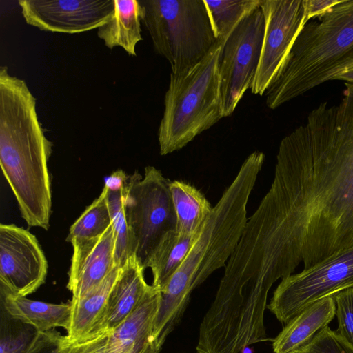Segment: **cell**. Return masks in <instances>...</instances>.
<instances>
[{"label": "cell", "mask_w": 353, "mask_h": 353, "mask_svg": "<svg viewBox=\"0 0 353 353\" xmlns=\"http://www.w3.org/2000/svg\"><path fill=\"white\" fill-rule=\"evenodd\" d=\"M296 353H353V347L327 326Z\"/></svg>", "instance_id": "obj_27"}, {"label": "cell", "mask_w": 353, "mask_h": 353, "mask_svg": "<svg viewBox=\"0 0 353 353\" xmlns=\"http://www.w3.org/2000/svg\"><path fill=\"white\" fill-rule=\"evenodd\" d=\"M67 339L54 330L41 332L28 353H65Z\"/></svg>", "instance_id": "obj_28"}, {"label": "cell", "mask_w": 353, "mask_h": 353, "mask_svg": "<svg viewBox=\"0 0 353 353\" xmlns=\"http://www.w3.org/2000/svg\"><path fill=\"white\" fill-rule=\"evenodd\" d=\"M128 178V175L123 170H117L105 179L104 186L110 190H119L123 188Z\"/></svg>", "instance_id": "obj_31"}, {"label": "cell", "mask_w": 353, "mask_h": 353, "mask_svg": "<svg viewBox=\"0 0 353 353\" xmlns=\"http://www.w3.org/2000/svg\"><path fill=\"white\" fill-rule=\"evenodd\" d=\"M170 190L176 218V232L184 235L200 233L213 207L198 189L188 183L171 181Z\"/></svg>", "instance_id": "obj_21"}, {"label": "cell", "mask_w": 353, "mask_h": 353, "mask_svg": "<svg viewBox=\"0 0 353 353\" xmlns=\"http://www.w3.org/2000/svg\"><path fill=\"white\" fill-rule=\"evenodd\" d=\"M48 262L36 236L14 224L0 225V293L26 297L45 283Z\"/></svg>", "instance_id": "obj_11"}, {"label": "cell", "mask_w": 353, "mask_h": 353, "mask_svg": "<svg viewBox=\"0 0 353 353\" xmlns=\"http://www.w3.org/2000/svg\"><path fill=\"white\" fill-rule=\"evenodd\" d=\"M333 297L339 324L335 332L353 347V288L344 290Z\"/></svg>", "instance_id": "obj_26"}, {"label": "cell", "mask_w": 353, "mask_h": 353, "mask_svg": "<svg viewBox=\"0 0 353 353\" xmlns=\"http://www.w3.org/2000/svg\"><path fill=\"white\" fill-rule=\"evenodd\" d=\"M18 3L28 24L66 34L98 29L114 11V0H19Z\"/></svg>", "instance_id": "obj_12"}, {"label": "cell", "mask_w": 353, "mask_h": 353, "mask_svg": "<svg viewBox=\"0 0 353 353\" xmlns=\"http://www.w3.org/2000/svg\"><path fill=\"white\" fill-rule=\"evenodd\" d=\"M144 14L141 1L114 0L113 13L97 29V36L108 48L121 47L130 56H136V46L143 40L141 22Z\"/></svg>", "instance_id": "obj_18"}, {"label": "cell", "mask_w": 353, "mask_h": 353, "mask_svg": "<svg viewBox=\"0 0 353 353\" xmlns=\"http://www.w3.org/2000/svg\"><path fill=\"white\" fill-rule=\"evenodd\" d=\"M265 31L251 92L263 95L307 23L303 0H263Z\"/></svg>", "instance_id": "obj_10"}, {"label": "cell", "mask_w": 353, "mask_h": 353, "mask_svg": "<svg viewBox=\"0 0 353 353\" xmlns=\"http://www.w3.org/2000/svg\"><path fill=\"white\" fill-rule=\"evenodd\" d=\"M352 59L353 0H341L319 21L303 26L265 92L267 106L276 109L330 81Z\"/></svg>", "instance_id": "obj_4"}, {"label": "cell", "mask_w": 353, "mask_h": 353, "mask_svg": "<svg viewBox=\"0 0 353 353\" xmlns=\"http://www.w3.org/2000/svg\"><path fill=\"white\" fill-rule=\"evenodd\" d=\"M110 332H105L82 342L72 343L66 338L67 347L65 353H107V343Z\"/></svg>", "instance_id": "obj_29"}, {"label": "cell", "mask_w": 353, "mask_h": 353, "mask_svg": "<svg viewBox=\"0 0 353 353\" xmlns=\"http://www.w3.org/2000/svg\"><path fill=\"white\" fill-rule=\"evenodd\" d=\"M170 182L160 170L149 165L143 176L135 171L124 185L125 214L135 254L143 265L163 236L176 228Z\"/></svg>", "instance_id": "obj_7"}, {"label": "cell", "mask_w": 353, "mask_h": 353, "mask_svg": "<svg viewBox=\"0 0 353 353\" xmlns=\"http://www.w3.org/2000/svg\"><path fill=\"white\" fill-rule=\"evenodd\" d=\"M121 267L116 266L105 279L83 296L72 299L67 339L82 342L108 332L103 330L110 293Z\"/></svg>", "instance_id": "obj_14"}, {"label": "cell", "mask_w": 353, "mask_h": 353, "mask_svg": "<svg viewBox=\"0 0 353 353\" xmlns=\"http://www.w3.org/2000/svg\"><path fill=\"white\" fill-rule=\"evenodd\" d=\"M331 80H341L353 83V59L339 68L333 74Z\"/></svg>", "instance_id": "obj_32"}, {"label": "cell", "mask_w": 353, "mask_h": 353, "mask_svg": "<svg viewBox=\"0 0 353 353\" xmlns=\"http://www.w3.org/2000/svg\"><path fill=\"white\" fill-rule=\"evenodd\" d=\"M155 51L177 74L199 63L216 39L204 0L141 1Z\"/></svg>", "instance_id": "obj_6"}, {"label": "cell", "mask_w": 353, "mask_h": 353, "mask_svg": "<svg viewBox=\"0 0 353 353\" xmlns=\"http://www.w3.org/2000/svg\"><path fill=\"white\" fill-rule=\"evenodd\" d=\"M265 19L261 6L245 16L223 45L219 60L224 117L230 116L251 88L258 68Z\"/></svg>", "instance_id": "obj_9"}, {"label": "cell", "mask_w": 353, "mask_h": 353, "mask_svg": "<svg viewBox=\"0 0 353 353\" xmlns=\"http://www.w3.org/2000/svg\"><path fill=\"white\" fill-rule=\"evenodd\" d=\"M145 268L137 256L131 255L121 268L110 293L103 330L112 332L135 309L152 285L147 283Z\"/></svg>", "instance_id": "obj_16"}, {"label": "cell", "mask_w": 353, "mask_h": 353, "mask_svg": "<svg viewBox=\"0 0 353 353\" xmlns=\"http://www.w3.org/2000/svg\"><path fill=\"white\" fill-rule=\"evenodd\" d=\"M112 224L108 203V188L104 186L100 195L88 205L71 225L67 242L70 243L97 236Z\"/></svg>", "instance_id": "obj_23"}, {"label": "cell", "mask_w": 353, "mask_h": 353, "mask_svg": "<svg viewBox=\"0 0 353 353\" xmlns=\"http://www.w3.org/2000/svg\"><path fill=\"white\" fill-rule=\"evenodd\" d=\"M40 333L32 325L12 317L1 305L0 353H28Z\"/></svg>", "instance_id": "obj_25"}, {"label": "cell", "mask_w": 353, "mask_h": 353, "mask_svg": "<svg viewBox=\"0 0 353 353\" xmlns=\"http://www.w3.org/2000/svg\"><path fill=\"white\" fill-rule=\"evenodd\" d=\"M341 0H303L306 21L311 18L321 17Z\"/></svg>", "instance_id": "obj_30"}, {"label": "cell", "mask_w": 353, "mask_h": 353, "mask_svg": "<svg viewBox=\"0 0 353 353\" xmlns=\"http://www.w3.org/2000/svg\"><path fill=\"white\" fill-rule=\"evenodd\" d=\"M123 188L124 186L119 190L108 189V203L116 236L115 259L120 267L136 253L135 243L125 214Z\"/></svg>", "instance_id": "obj_24"}, {"label": "cell", "mask_w": 353, "mask_h": 353, "mask_svg": "<svg viewBox=\"0 0 353 353\" xmlns=\"http://www.w3.org/2000/svg\"><path fill=\"white\" fill-rule=\"evenodd\" d=\"M263 0H204L215 37L225 43L240 21Z\"/></svg>", "instance_id": "obj_22"}, {"label": "cell", "mask_w": 353, "mask_h": 353, "mask_svg": "<svg viewBox=\"0 0 353 353\" xmlns=\"http://www.w3.org/2000/svg\"><path fill=\"white\" fill-rule=\"evenodd\" d=\"M52 143L37 112V99L23 79L0 68V165L22 218L48 230L52 192L48 162Z\"/></svg>", "instance_id": "obj_3"}, {"label": "cell", "mask_w": 353, "mask_h": 353, "mask_svg": "<svg viewBox=\"0 0 353 353\" xmlns=\"http://www.w3.org/2000/svg\"><path fill=\"white\" fill-rule=\"evenodd\" d=\"M1 305L12 317L43 332L70 323V303L54 304L0 293Z\"/></svg>", "instance_id": "obj_19"}, {"label": "cell", "mask_w": 353, "mask_h": 353, "mask_svg": "<svg viewBox=\"0 0 353 353\" xmlns=\"http://www.w3.org/2000/svg\"><path fill=\"white\" fill-rule=\"evenodd\" d=\"M139 353H161V351L151 341H149Z\"/></svg>", "instance_id": "obj_33"}, {"label": "cell", "mask_w": 353, "mask_h": 353, "mask_svg": "<svg viewBox=\"0 0 353 353\" xmlns=\"http://www.w3.org/2000/svg\"><path fill=\"white\" fill-rule=\"evenodd\" d=\"M255 225L283 278L353 245V83L339 103H321L281 140Z\"/></svg>", "instance_id": "obj_1"}, {"label": "cell", "mask_w": 353, "mask_h": 353, "mask_svg": "<svg viewBox=\"0 0 353 353\" xmlns=\"http://www.w3.org/2000/svg\"><path fill=\"white\" fill-rule=\"evenodd\" d=\"M161 298L152 285L135 309L108 336L107 353H139L150 341Z\"/></svg>", "instance_id": "obj_15"}, {"label": "cell", "mask_w": 353, "mask_h": 353, "mask_svg": "<svg viewBox=\"0 0 353 353\" xmlns=\"http://www.w3.org/2000/svg\"><path fill=\"white\" fill-rule=\"evenodd\" d=\"M200 233L184 235L172 230L163 236L143 265L145 268H150L152 270V285L154 288L161 292L183 261Z\"/></svg>", "instance_id": "obj_20"}, {"label": "cell", "mask_w": 353, "mask_h": 353, "mask_svg": "<svg viewBox=\"0 0 353 353\" xmlns=\"http://www.w3.org/2000/svg\"><path fill=\"white\" fill-rule=\"evenodd\" d=\"M265 161L251 153L224 190L183 261L161 290L150 341L158 350L179 323L190 295L214 272L225 267L246 225L247 205Z\"/></svg>", "instance_id": "obj_2"}, {"label": "cell", "mask_w": 353, "mask_h": 353, "mask_svg": "<svg viewBox=\"0 0 353 353\" xmlns=\"http://www.w3.org/2000/svg\"><path fill=\"white\" fill-rule=\"evenodd\" d=\"M336 304L333 296L309 305L284 325L272 341L274 353H296L334 319Z\"/></svg>", "instance_id": "obj_17"}, {"label": "cell", "mask_w": 353, "mask_h": 353, "mask_svg": "<svg viewBox=\"0 0 353 353\" xmlns=\"http://www.w3.org/2000/svg\"><path fill=\"white\" fill-rule=\"evenodd\" d=\"M353 288V245L281 279L267 308L285 325L309 305Z\"/></svg>", "instance_id": "obj_8"}, {"label": "cell", "mask_w": 353, "mask_h": 353, "mask_svg": "<svg viewBox=\"0 0 353 353\" xmlns=\"http://www.w3.org/2000/svg\"><path fill=\"white\" fill-rule=\"evenodd\" d=\"M223 43L216 39L199 63L170 74L158 129L161 155L181 150L224 117L219 74Z\"/></svg>", "instance_id": "obj_5"}, {"label": "cell", "mask_w": 353, "mask_h": 353, "mask_svg": "<svg viewBox=\"0 0 353 353\" xmlns=\"http://www.w3.org/2000/svg\"><path fill=\"white\" fill-rule=\"evenodd\" d=\"M73 254L67 288L72 299L83 296L116 267V236L112 224L100 235L71 243Z\"/></svg>", "instance_id": "obj_13"}]
</instances>
